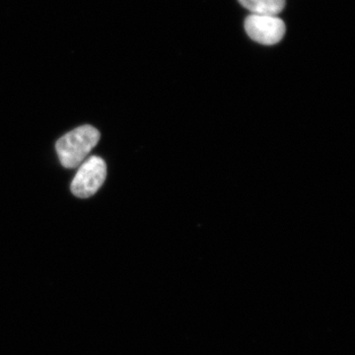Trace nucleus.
I'll return each mask as SVG.
<instances>
[{
  "label": "nucleus",
  "instance_id": "obj_4",
  "mask_svg": "<svg viewBox=\"0 0 355 355\" xmlns=\"http://www.w3.org/2000/svg\"><path fill=\"white\" fill-rule=\"evenodd\" d=\"M254 15L277 16L284 10L286 0H239Z\"/></svg>",
  "mask_w": 355,
  "mask_h": 355
},
{
  "label": "nucleus",
  "instance_id": "obj_2",
  "mask_svg": "<svg viewBox=\"0 0 355 355\" xmlns=\"http://www.w3.org/2000/svg\"><path fill=\"white\" fill-rule=\"evenodd\" d=\"M107 177V165L102 158L92 156L84 161L72 180L71 191L77 198L92 197Z\"/></svg>",
  "mask_w": 355,
  "mask_h": 355
},
{
  "label": "nucleus",
  "instance_id": "obj_3",
  "mask_svg": "<svg viewBox=\"0 0 355 355\" xmlns=\"http://www.w3.org/2000/svg\"><path fill=\"white\" fill-rule=\"evenodd\" d=\"M245 29L250 38L266 46L279 43L286 34V24L277 16L252 14L245 21Z\"/></svg>",
  "mask_w": 355,
  "mask_h": 355
},
{
  "label": "nucleus",
  "instance_id": "obj_1",
  "mask_svg": "<svg viewBox=\"0 0 355 355\" xmlns=\"http://www.w3.org/2000/svg\"><path fill=\"white\" fill-rule=\"evenodd\" d=\"M99 130L91 125H83L67 133L58 140L55 149L60 163L67 169L80 166L99 142Z\"/></svg>",
  "mask_w": 355,
  "mask_h": 355
}]
</instances>
